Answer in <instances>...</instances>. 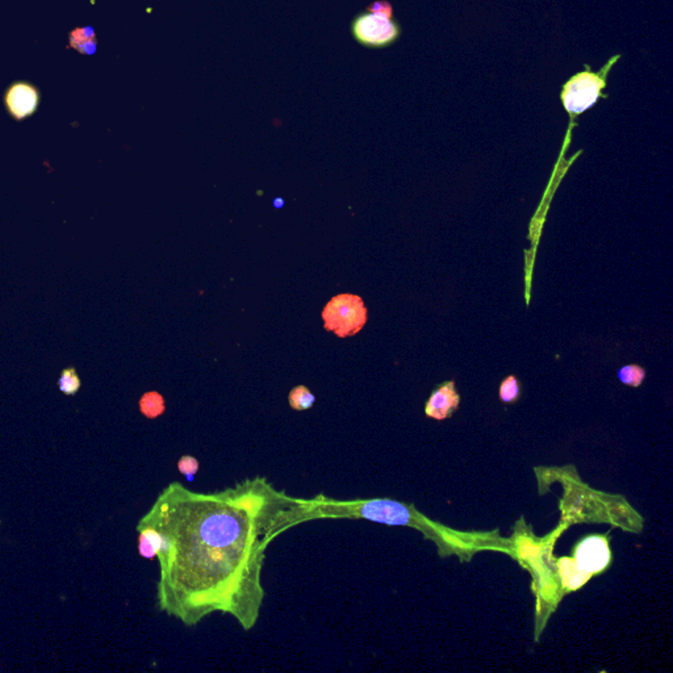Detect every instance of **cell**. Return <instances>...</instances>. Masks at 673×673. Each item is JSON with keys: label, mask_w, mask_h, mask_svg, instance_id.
I'll list each match as a JSON object with an SVG mask.
<instances>
[{"label": "cell", "mask_w": 673, "mask_h": 673, "mask_svg": "<svg viewBox=\"0 0 673 673\" xmlns=\"http://www.w3.org/2000/svg\"><path fill=\"white\" fill-rule=\"evenodd\" d=\"M387 1H378L372 6L371 12H363L351 23V32L355 40L363 46L384 48L395 43L400 36V26L392 20L391 6Z\"/></svg>", "instance_id": "4"}, {"label": "cell", "mask_w": 673, "mask_h": 673, "mask_svg": "<svg viewBox=\"0 0 673 673\" xmlns=\"http://www.w3.org/2000/svg\"><path fill=\"white\" fill-rule=\"evenodd\" d=\"M178 470L181 475L187 477L189 482H192L198 472V460L192 455H183L178 460Z\"/></svg>", "instance_id": "17"}, {"label": "cell", "mask_w": 673, "mask_h": 673, "mask_svg": "<svg viewBox=\"0 0 673 673\" xmlns=\"http://www.w3.org/2000/svg\"><path fill=\"white\" fill-rule=\"evenodd\" d=\"M646 378V371L640 366L637 364H630L625 366L618 371V379L621 380L623 384L630 386V387H639L643 380Z\"/></svg>", "instance_id": "15"}, {"label": "cell", "mask_w": 673, "mask_h": 673, "mask_svg": "<svg viewBox=\"0 0 673 673\" xmlns=\"http://www.w3.org/2000/svg\"><path fill=\"white\" fill-rule=\"evenodd\" d=\"M558 567H559L558 570H559L563 587L568 592L583 587L584 584H587L589 578H592V575L584 572L578 567L573 558H566V556L561 558L558 561Z\"/></svg>", "instance_id": "9"}, {"label": "cell", "mask_w": 673, "mask_h": 673, "mask_svg": "<svg viewBox=\"0 0 673 673\" xmlns=\"http://www.w3.org/2000/svg\"><path fill=\"white\" fill-rule=\"evenodd\" d=\"M317 519H366L389 526L413 527L437 544L442 558L457 555L468 561L476 553L492 550L516 556L514 544L504 539L499 530L491 533H462L425 517L415 505L391 499L336 500L319 493L312 499L296 497L285 512L283 531Z\"/></svg>", "instance_id": "2"}, {"label": "cell", "mask_w": 673, "mask_h": 673, "mask_svg": "<svg viewBox=\"0 0 673 673\" xmlns=\"http://www.w3.org/2000/svg\"><path fill=\"white\" fill-rule=\"evenodd\" d=\"M139 531V553L145 559H156L162 547V536L154 527H137Z\"/></svg>", "instance_id": "10"}, {"label": "cell", "mask_w": 673, "mask_h": 673, "mask_svg": "<svg viewBox=\"0 0 673 673\" xmlns=\"http://www.w3.org/2000/svg\"><path fill=\"white\" fill-rule=\"evenodd\" d=\"M7 111L15 120H24L37 111L40 103V92L32 83L15 82L11 85L4 96Z\"/></svg>", "instance_id": "7"}, {"label": "cell", "mask_w": 673, "mask_h": 673, "mask_svg": "<svg viewBox=\"0 0 673 673\" xmlns=\"http://www.w3.org/2000/svg\"><path fill=\"white\" fill-rule=\"evenodd\" d=\"M70 46L82 54H94L96 51L95 32L91 28H77L70 33Z\"/></svg>", "instance_id": "12"}, {"label": "cell", "mask_w": 673, "mask_h": 673, "mask_svg": "<svg viewBox=\"0 0 673 673\" xmlns=\"http://www.w3.org/2000/svg\"><path fill=\"white\" fill-rule=\"evenodd\" d=\"M139 412L149 420H156L164 415L166 410L164 397L157 391H150L144 393L139 398Z\"/></svg>", "instance_id": "11"}, {"label": "cell", "mask_w": 673, "mask_h": 673, "mask_svg": "<svg viewBox=\"0 0 673 673\" xmlns=\"http://www.w3.org/2000/svg\"><path fill=\"white\" fill-rule=\"evenodd\" d=\"M573 559L581 570L592 576L604 572L612 561L608 536L595 534L583 538L573 550Z\"/></svg>", "instance_id": "6"}, {"label": "cell", "mask_w": 673, "mask_h": 673, "mask_svg": "<svg viewBox=\"0 0 673 673\" xmlns=\"http://www.w3.org/2000/svg\"><path fill=\"white\" fill-rule=\"evenodd\" d=\"M80 379L75 369H66L60 372V379H58V387L63 395L73 396L77 395L80 389Z\"/></svg>", "instance_id": "14"}, {"label": "cell", "mask_w": 673, "mask_h": 673, "mask_svg": "<svg viewBox=\"0 0 673 673\" xmlns=\"http://www.w3.org/2000/svg\"><path fill=\"white\" fill-rule=\"evenodd\" d=\"M274 204H275V208H282L285 204V201H283V198H275Z\"/></svg>", "instance_id": "18"}, {"label": "cell", "mask_w": 673, "mask_h": 673, "mask_svg": "<svg viewBox=\"0 0 673 673\" xmlns=\"http://www.w3.org/2000/svg\"><path fill=\"white\" fill-rule=\"evenodd\" d=\"M459 403L460 397L455 391L454 381H446L429 397L425 406V413L433 420L442 421L457 412Z\"/></svg>", "instance_id": "8"}, {"label": "cell", "mask_w": 673, "mask_h": 673, "mask_svg": "<svg viewBox=\"0 0 673 673\" xmlns=\"http://www.w3.org/2000/svg\"><path fill=\"white\" fill-rule=\"evenodd\" d=\"M324 327L339 338L358 334L367 322V309L358 295H336L322 311Z\"/></svg>", "instance_id": "5"}, {"label": "cell", "mask_w": 673, "mask_h": 673, "mask_svg": "<svg viewBox=\"0 0 673 673\" xmlns=\"http://www.w3.org/2000/svg\"><path fill=\"white\" fill-rule=\"evenodd\" d=\"M295 501L265 476L209 493L169 484L137 525L154 527L164 541L157 555L159 612L187 627L221 613L253 630L266 597V550Z\"/></svg>", "instance_id": "1"}, {"label": "cell", "mask_w": 673, "mask_h": 673, "mask_svg": "<svg viewBox=\"0 0 673 673\" xmlns=\"http://www.w3.org/2000/svg\"><path fill=\"white\" fill-rule=\"evenodd\" d=\"M519 397V383L517 378L510 375L507 379L501 383L500 386V398L501 401L510 404L517 401Z\"/></svg>", "instance_id": "16"}, {"label": "cell", "mask_w": 673, "mask_h": 673, "mask_svg": "<svg viewBox=\"0 0 673 673\" xmlns=\"http://www.w3.org/2000/svg\"><path fill=\"white\" fill-rule=\"evenodd\" d=\"M617 60H620V55H615L609 60L598 73H593L587 66L585 71L578 73L564 85L561 91V102L566 111L572 117L585 112L603 96L606 77Z\"/></svg>", "instance_id": "3"}, {"label": "cell", "mask_w": 673, "mask_h": 673, "mask_svg": "<svg viewBox=\"0 0 673 673\" xmlns=\"http://www.w3.org/2000/svg\"><path fill=\"white\" fill-rule=\"evenodd\" d=\"M316 397L312 393L311 389L305 386H296L295 388L291 389L288 395V403L290 406L296 410V412H304L311 409L314 406Z\"/></svg>", "instance_id": "13"}]
</instances>
